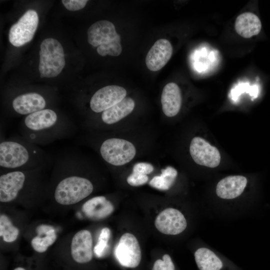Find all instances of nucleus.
Returning <instances> with one entry per match:
<instances>
[{"instance_id": "6", "label": "nucleus", "mask_w": 270, "mask_h": 270, "mask_svg": "<svg viewBox=\"0 0 270 270\" xmlns=\"http://www.w3.org/2000/svg\"><path fill=\"white\" fill-rule=\"evenodd\" d=\"M38 24L37 12L32 10L26 11L9 31L10 42L14 46H21L33 38Z\"/></svg>"}, {"instance_id": "11", "label": "nucleus", "mask_w": 270, "mask_h": 270, "mask_svg": "<svg viewBox=\"0 0 270 270\" xmlns=\"http://www.w3.org/2000/svg\"><path fill=\"white\" fill-rule=\"evenodd\" d=\"M46 98L38 92H30L14 97L11 106L14 114L26 116L46 108Z\"/></svg>"}, {"instance_id": "29", "label": "nucleus", "mask_w": 270, "mask_h": 270, "mask_svg": "<svg viewBox=\"0 0 270 270\" xmlns=\"http://www.w3.org/2000/svg\"><path fill=\"white\" fill-rule=\"evenodd\" d=\"M86 0H62V4L70 11H76L83 8L88 2Z\"/></svg>"}, {"instance_id": "26", "label": "nucleus", "mask_w": 270, "mask_h": 270, "mask_svg": "<svg viewBox=\"0 0 270 270\" xmlns=\"http://www.w3.org/2000/svg\"><path fill=\"white\" fill-rule=\"evenodd\" d=\"M110 236V230L108 228H103L100 234L98 242L94 248L96 256L101 258L107 252L108 248V242Z\"/></svg>"}, {"instance_id": "4", "label": "nucleus", "mask_w": 270, "mask_h": 270, "mask_svg": "<svg viewBox=\"0 0 270 270\" xmlns=\"http://www.w3.org/2000/svg\"><path fill=\"white\" fill-rule=\"evenodd\" d=\"M38 70L40 77L53 78L58 75L66 64L62 45L53 38L44 39L40 44Z\"/></svg>"}, {"instance_id": "23", "label": "nucleus", "mask_w": 270, "mask_h": 270, "mask_svg": "<svg viewBox=\"0 0 270 270\" xmlns=\"http://www.w3.org/2000/svg\"><path fill=\"white\" fill-rule=\"evenodd\" d=\"M19 232V230L13 225L7 216L0 215V236L2 237L4 240L8 242H14L18 238Z\"/></svg>"}, {"instance_id": "28", "label": "nucleus", "mask_w": 270, "mask_h": 270, "mask_svg": "<svg viewBox=\"0 0 270 270\" xmlns=\"http://www.w3.org/2000/svg\"><path fill=\"white\" fill-rule=\"evenodd\" d=\"M128 183L133 186L143 185L147 182L148 178L146 174L132 172L127 178Z\"/></svg>"}, {"instance_id": "3", "label": "nucleus", "mask_w": 270, "mask_h": 270, "mask_svg": "<svg viewBox=\"0 0 270 270\" xmlns=\"http://www.w3.org/2000/svg\"><path fill=\"white\" fill-rule=\"evenodd\" d=\"M69 172L56 184L54 196L56 202L62 205L76 204L90 196L94 185L88 178L78 174L84 158L78 150H68L56 156Z\"/></svg>"}, {"instance_id": "9", "label": "nucleus", "mask_w": 270, "mask_h": 270, "mask_svg": "<svg viewBox=\"0 0 270 270\" xmlns=\"http://www.w3.org/2000/svg\"><path fill=\"white\" fill-rule=\"evenodd\" d=\"M126 95V90L120 86H105L92 95L89 103L90 108L95 113H102L120 102Z\"/></svg>"}, {"instance_id": "15", "label": "nucleus", "mask_w": 270, "mask_h": 270, "mask_svg": "<svg viewBox=\"0 0 270 270\" xmlns=\"http://www.w3.org/2000/svg\"><path fill=\"white\" fill-rule=\"evenodd\" d=\"M87 34L88 43L98 47L112 42L118 34L114 24L106 20L94 23L88 28Z\"/></svg>"}, {"instance_id": "14", "label": "nucleus", "mask_w": 270, "mask_h": 270, "mask_svg": "<svg viewBox=\"0 0 270 270\" xmlns=\"http://www.w3.org/2000/svg\"><path fill=\"white\" fill-rule=\"evenodd\" d=\"M24 176L23 170L7 171L0 175V202H10L18 198Z\"/></svg>"}, {"instance_id": "10", "label": "nucleus", "mask_w": 270, "mask_h": 270, "mask_svg": "<svg viewBox=\"0 0 270 270\" xmlns=\"http://www.w3.org/2000/svg\"><path fill=\"white\" fill-rule=\"evenodd\" d=\"M154 224L157 230L162 234L176 235L182 232L186 228V220L178 210L167 208L156 216Z\"/></svg>"}, {"instance_id": "18", "label": "nucleus", "mask_w": 270, "mask_h": 270, "mask_svg": "<svg viewBox=\"0 0 270 270\" xmlns=\"http://www.w3.org/2000/svg\"><path fill=\"white\" fill-rule=\"evenodd\" d=\"M247 179L242 176H230L221 180L216 188V194L224 199H233L240 196L247 184Z\"/></svg>"}, {"instance_id": "5", "label": "nucleus", "mask_w": 270, "mask_h": 270, "mask_svg": "<svg viewBox=\"0 0 270 270\" xmlns=\"http://www.w3.org/2000/svg\"><path fill=\"white\" fill-rule=\"evenodd\" d=\"M99 150L104 161L114 166H120L129 162L136 154L135 146L132 142L114 138L104 140Z\"/></svg>"}, {"instance_id": "22", "label": "nucleus", "mask_w": 270, "mask_h": 270, "mask_svg": "<svg viewBox=\"0 0 270 270\" xmlns=\"http://www.w3.org/2000/svg\"><path fill=\"white\" fill-rule=\"evenodd\" d=\"M178 175L177 170L172 166H168L162 170L160 176H154L150 181V185L162 190H168L174 184Z\"/></svg>"}, {"instance_id": "19", "label": "nucleus", "mask_w": 270, "mask_h": 270, "mask_svg": "<svg viewBox=\"0 0 270 270\" xmlns=\"http://www.w3.org/2000/svg\"><path fill=\"white\" fill-rule=\"evenodd\" d=\"M134 101L130 97H126L120 102L102 112L100 119L106 125L118 122L128 116L134 110Z\"/></svg>"}, {"instance_id": "1", "label": "nucleus", "mask_w": 270, "mask_h": 270, "mask_svg": "<svg viewBox=\"0 0 270 270\" xmlns=\"http://www.w3.org/2000/svg\"><path fill=\"white\" fill-rule=\"evenodd\" d=\"M20 136L37 146H45L74 134V122L55 110L46 108L28 114L20 124Z\"/></svg>"}, {"instance_id": "30", "label": "nucleus", "mask_w": 270, "mask_h": 270, "mask_svg": "<svg viewBox=\"0 0 270 270\" xmlns=\"http://www.w3.org/2000/svg\"><path fill=\"white\" fill-rule=\"evenodd\" d=\"M154 169V166L149 163L138 162L134 165L132 172L147 175L152 172Z\"/></svg>"}, {"instance_id": "20", "label": "nucleus", "mask_w": 270, "mask_h": 270, "mask_svg": "<svg viewBox=\"0 0 270 270\" xmlns=\"http://www.w3.org/2000/svg\"><path fill=\"white\" fill-rule=\"evenodd\" d=\"M234 28L236 32L241 36L250 38L258 34L262 28V24L256 14L246 12L237 17Z\"/></svg>"}, {"instance_id": "32", "label": "nucleus", "mask_w": 270, "mask_h": 270, "mask_svg": "<svg viewBox=\"0 0 270 270\" xmlns=\"http://www.w3.org/2000/svg\"><path fill=\"white\" fill-rule=\"evenodd\" d=\"M14 270H25L24 268H21V267H18L16 268H14Z\"/></svg>"}, {"instance_id": "12", "label": "nucleus", "mask_w": 270, "mask_h": 270, "mask_svg": "<svg viewBox=\"0 0 270 270\" xmlns=\"http://www.w3.org/2000/svg\"><path fill=\"white\" fill-rule=\"evenodd\" d=\"M172 52V46L168 40H158L146 54V64L147 68L152 72L160 70L170 60Z\"/></svg>"}, {"instance_id": "31", "label": "nucleus", "mask_w": 270, "mask_h": 270, "mask_svg": "<svg viewBox=\"0 0 270 270\" xmlns=\"http://www.w3.org/2000/svg\"><path fill=\"white\" fill-rule=\"evenodd\" d=\"M54 229V227L48 224H42L37 226L36 232L37 236H43Z\"/></svg>"}, {"instance_id": "13", "label": "nucleus", "mask_w": 270, "mask_h": 270, "mask_svg": "<svg viewBox=\"0 0 270 270\" xmlns=\"http://www.w3.org/2000/svg\"><path fill=\"white\" fill-rule=\"evenodd\" d=\"M92 238L91 233L86 230L77 232L73 236L70 252L73 260L80 264L86 263L92 258Z\"/></svg>"}, {"instance_id": "8", "label": "nucleus", "mask_w": 270, "mask_h": 270, "mask_svg": "<svg viewBox=\"0 0 270 270\" xmlns=\"http://www.w3.org/2000/svg\"><path fill=\"white\" fill-rule=\"evenodd\" d=\"M190 152L194 162L200 166L214 168L220 162L218 149L202 138H194L190 144Z\"/></svg>"}, {"instance_id": "17", "label": "nucleus", "mask_w": 270, "mask_h": 270, "mask_svg": "<svg viewBox=\"0 0 270 270\" xmlns=\"http://www.w3.org/2000/svg\"><path fill=\"white\" fill-rule=\"evenodd\" d=\"M182 97L180 90L174 82L166 84L161 96L162 110L166 116L173 117L176 116L181 108Z\"/></svg>"}, {"instance_id": "2", "label": "nucleus", "mask_w": 270, "mask_h": 270, "mask_svg": "<svg viewBox=\"0 0 270 270\" xmlns=\"http://www.w3.org/2000/svg\"><path fill=\"white\" fill-rule=\"evenodd\" d=\"M53 162L50 154L20 135L0 140V167L6 172L44 168Z\"/></svg>"}, {"instance_id": "27", "label": "nucleus", "mask_w": 270, "mask_h": 270, "mask_svg": "<svg viewBox=\"0 0 270 270\" xmlns=\"http://www.w3.org/2000/svg\"><path fill=\"white\" fill-rule=\"evenodd\" d=\"M152 270H175L174 266L168 254H166L162 260H156L154 264Z\"/></svg>"}, {"instance_id": "24", "label": "nucleus", "mask_w": 270, "mask_h": 270, "mask_svg": "<svg viewBox=\"0 0 270 270\" xmlns=\"http://www.w3.org/2000/svg\"><path fill=\"white\" fill-rule=\"evenodd\" d=\"M57 238L54 228L43 236H36L31 241V245L33 249L40 253L45 252L48 246L52 245Z\"/></svg>"}, {"instance_id": "7", "label": "nucleus", "mask_w": 270, "mask_h": 270, "mask_svg": "<svg viewBox=\"0 0 270 270\" xmlns=\"http://www.w3.org/2000/svg\"><path fill=\"white\" fill-rule=\"evenodd\" d=\"M114 254L118 262L123 266L137 267L141 260V250L136 237L130 233L122 236L116 246Z\"/></svg>"}, {"instance_id": "16", "label": "nucleus", "mask_w": 270, "mask_h": 270, "mask_svg": "<svg viewBox=\"0 0 270 270\" xmlns=\"http://www.w3.org/2000/svg\"><path fill=\"white\" fill-rule=\"evenodd\" d=\"M112 203L104 196H96L86 201L82 211L89 219L98 220L106 218L114 212Z\"/></svg>"}, {"instance_id": "21", "label": "nucleus", "mask_w": 270, "mask_h": 270, "mask_svg": "<svg viewBox=\"0 0 270 270\" xmlns=\"http://www.w3.org/2000/svg\"><path fill=\"white\" fill-rule=\"evenodd\" d=\"M194 258L200 270H220L222 266L220 260L207 248L198 249L194 253Z\"/></svg>"}, {"instance_id": "25", "label": "nucleus", "mask_w": 270, "mask_h": 270, "mask_svg": "<svg viewBox=\"0 0 270 270\" xmlns=\"http://www.w3.org/2000/svg\"><path fill=\"white\" fill-rule=\"evenodd\" d=\"M122 52L120 44V37L119 34L112 42L100 46L97 48V52L101 56L107 54L112 56H118Z\"/></svg>"}]
</instances>
